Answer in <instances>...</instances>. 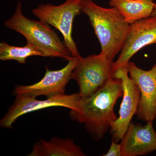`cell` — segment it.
I'll return each instance as SVG.
<instances>
[{
  "label": "cell",
  "mask_w": 156,
  "mask_h": 156,
  "mask_svg": "<svg viewBox=\"0 0 156 156\" xmlns=\"http://www.w3.org/2000/svg\"><path fill=\"white\" fill-rule=\"evenodd\" d=\"M123 94L122 81L112 76L93 95L82 98L77 108L70 110L69 116L73 121L84 125L94 140H100L118 119L114 108Z\"/></svg>",
  "instance_id": "1"
},
{
  "label": "cell",
  "mask_w": 156,
  "mask_h": 156,
  "mask_svg": "<svg viewBox=\"0 0 156 156\" xmlns=\"http://www.w3.org/2000/svg\"><path fill=\"white\" fill-rule=\"evenodd\" d=\"M80 8L100 43V54L113 61L122 48L130 24L115 8H103L93 0H80Z\"/></svg>",
  "instance_id": "2"
},
{
  "label": "cell",
  "mask_w": 156,
  "mask_h": 156,
  "mask_svg": "<svg viewBox=\"0 0 156 156\" xmlns=\"http://www.w3.org/2000/svg\"><path fill=\"white\" fill-rule=\"evenodd\" d=\"M49 25L24 16L20 2L17 3L14 14L5 22V27L21 34L27 42L38 47L46 57H58L68 61L72 55L65 42Z\"/></svg>",
  "instance_id": "3"
},
{
  "label": "cell",
  "mask_w": 156,
  "mask_h": 156,
  "mask_svg": "<svg viewBox=\"0 0 156 156\" xmlns=\"http://www.w3.org/2000/svg\"><path fill=\"white\" fill-rule=\"evenodd\" d=\"M114 62L100 53L79 58L72 79L77 83L82 98L91 96L103 87L112 76Z\"/></svg>",
  "instance_id": "4"
},
{
  "label": "cell",
  "mask_w": 156,
  "mask_h": 156,
  "mask_svg": "<svg viewBox=\"0 0 156 156\" xmlns=\"http://www.w3.org/2000/svg\"><path fill=\"white\" fill-rule=\"evenodd\" d=\"M32 13L40 20L53 26L60 32L73 57H82L72 37L74 19L81 13L80 0H66L58 6L41 4Z\"/></svg>",
  "instance_id": "5"
},
{
  "label": "cell",
  "mask_w": 156,
  "mask_h": 156,
  "mask_svg": "<svg viewBox=\"0 0 156 156\" xmlns=\"http://www.w3.org/2000/svg\"><path fill=\"white\" fill-rule=\"evenodd\" d=\"M36 98L25 95H15L14 102L0 120L1 127L12 128L13 124L23 115L48 108L62 107L75 110L79 106L82 97L78 92L71 95L64 94L47 98L45 100H38Z\"/></svg>",
  "instance_id": "6"
},
{
  "label": "cell",
  "mask_w": 156,
  "mask_h": 156,
  "mask_svg": "<svg viewBox=\"0 0 156 156\" xmlns=\"http://www.w3.org/2000/svg\"><path fill=\"white\" fill-rule=\"evenodd\" d=\"M128 74V64L116 70L112 74L113 77L122 81L123 90L119 117L110 128L112 140L117 143L122 140L131 123L132 118L136 114L140 99L139 88Z\"/></svg>",
  "instance_id": "7"
},
{
  "label": "cell",
  "mask_w": 156,
  "mask_h": 156,
  "mask_svg": "<svg viewBox=\"0 0 156 156\" xmlns=\"http://www.w3.org/2000/svg\"><path fill=\"white\" fill-rule=\"evenodd\" d=\"M79 58L73 57L68 61L67 64L61 69L51 70L46 67L44 77L35 83L30 85H17L13 90V95H21L37 97L47 98L64 95L66 87L72 79L73 70Z\"/></svg>",
  "instance_id": "8"
},
{
  "label": "cell",
  "mask_w": 156,
  "mask_h": 156,
  "mask_svg": "<svg viewBox=\"0 0 156 156\" xmlns=\"http://www.w3.org/2000/svg\"><path fill=\"white\" fill-rule=\"evenodd\" d=\"M156 44V15L130 24L122 48L114 62L113 73L128 64L132 56L148 45Z\"/></svg>",
  "instance_id": "9"
},
{
  "label": "cell",
  "mask_w": 156,
  "mask_h": 156,
  "mask_svg": "<svg viewBox=\"0 0 156 156\" xmlns=\"http://www.w3.org/2000/svg\"><path fill=\"white\" fill-rule=\"evenodd\" d=\"M129 76L138 87L140 99L136 115L145 122L156 119V63L151 69L137 67L133 62L128 64Z\"/></svg>",
  "instance_id": "10"
},
{
  "label": "cell",
  "mask_w": 156,
  "mask_h": 156,
  "mask_svg": "<svg viewBox=\"0 0 156 156\" xmlns=\"http://www.w3.org/2000/svg\"><path fill=\"white\" fill-rule=\"evenodd\" d=\"M122 156L144 155L156 151L153 121L145 126L131 122L121 140Z\"/></svg>",
  "instance_id": "11"
},
{
  "label": "cell",
  "mask_w": 156,
  "mask_h": 156,
  "mask_svg": "<svg viewBox=\"0 0 156 156\" xmlns=\"http://www.w3.org/2000/svg\"><path fill=\"white\" fill-rule=\"evenodd\" d=\"M72 139L53 137L49 141L40 139L34 144L28 156H85Z\"/></svg>",
  "instance_id": "12"
},
{
  "label": "cell",
  "mask_w": 156,
  "mask_h": 156,
  "mask_svg": "<svg viewBox=\"0 0 156 156\" xmlns=\"http://www.w3.org/2000/svg\"><path fill=\"white\" fill-rule=\"evenodd\" d=\"M109 4L131 24L152 16L155 3L154 0H109Z\"/></svg>",
  "instance_id": "13"
},
{
  "label": "cell",
  "mask_w": 156,
  "mask_h": 156,
  "mask_svg": "<svg viewBox=\"0 0 156 156\" xmlns=\"http://www.w3.org/2000/svg\"><path fill=\"white\" fill-rule=\"evenodd\" d=\"M35 56L46 57L38 47L30 42H27L23 47L11 46L5 42L0 44V59L2 61L15 60L21 64H25L27 58Z\"/></svg>",
  "instance_id": "14"
},
{
  "label": "cell",
  "mask_w": 156,
  "mask_h": 156,
  "mask_svg": "<svg viewBox=\"0 0 156 156\" xmlns=\"http://www.w3.org/2000/svg\"><path fill=\"white\" fill-rule=\"evenodd\" d=\"M104 156H122V146L112 140L111 145L109 149Z\"/></svg>",
  "instance_id": "15"
},
{
  "label": "cell",
  "mask_w": 156,
  "mask_h": 156,
  "mask_svg": "<svg viewBox=\"0 0 156 156\" xmlns=\"http://www.w3.org/2000/svg\"><path fill=\"white\" fill-rule=\"evenodd\" d=\"M156 4L155 5L154 8V10L153 14H152V16H156Z\"/></svg>",
  "instance_id": "16"
}]
</instances>
